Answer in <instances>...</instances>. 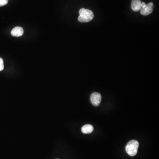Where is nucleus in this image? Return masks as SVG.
Segmentation results:
<instances>
[{
	"instance_id": "9",
	"label": "nucleus",
	"mask_w": 159,
	"mask_h": 159,
	"mask_svg": "<svg viewBox=\"0 0 159 159\" xmlns=\"http://www.w3.org/2000/svg\"><path fill=\"white\" fill-rule=\"evenodd\" d=\"M9 0H0V7L3 6L7 4Z\"/></svg>"
},
{
	"instance_id": "7",
	"label": "nucleus",
	"mask_w": 159,
	"mask_h": 159,
	"mask_svg": "<svg viewBox=\"0 0 159 159\" xmlns=\"http://www.w3.org/2000/svg\"><path fill=\"white\" fill-rule=\"evenodd\" d=\"M94 130V128L91 125L87 124L83 126L81 128V131L83 134H89L91 133Z\"/></svg>"
},
{
	"instance_id": "2",
	"label": "nucleus",
	"mask_w": 159,
	"mask_h": 159,
	"mask_svg": "<svg viewBox=\"0 0 159 159\" xmlns=\"http://www.w3.org/2000/svg\"><path fill=\"white\" fill-rule=\"evenodd\" d=\"M138 147V142L136 140H132L128 143L126 147V150L129 155L134 157L137 154Z\"/></svg>"
},
{
	"instance_id": "5",
	"label": "nucleus",
	"mask_w": 159,
	"mask_h": 159,
	"mask_svg": "<svg viewBox=\"0 0 159 159\" xmlns=\"http://www.w3.org/2000/svg\"><path fill=\"white\" fill-rule=\"evenodd\" d=\"M145 5L144 2H142L141 0H132V10L135 12H138Z\"/></svg>"
},
{
	"instance_id": "8",
	"label": "nucleus",
	"mask_w": 159,
	"mask_h": 159,
	"mask_svg": "<svg viewBox=\"0 0 159 159\" xmlns=\"http://www.w3.org/2000/svg\"><path fill=\"white\" fill-rule=\"evenodd\" d=\"M4 68V62L2 58H0V71H2Z\"/></svg>"
},
{
	"instance_id": "4",
	"label": "nucleus",
	"mask_w": 159,
	"mask_h": 159,
	"mask_svg": "<svg viewBox=\"0 0 159 159\" xmlns=\"http://www.w3.org/2000/svg\"><path fill=\"white\" fill-rule=\"evenodd\" d=\"M154 5L152 2L147 5L146 4L140 10L141 14L143 16H146L150 14L153 12Z\"/></svg>"
},
{
	"instance_id": "6",
	"label": "nucleus",
	"mask_w": 159,
	"mask_h": 159,
	"mask_svg": "<svg viewBox=\"0 0 159 159\" xmlns=\"http://www.w3.org/2000/svg\"><path fill=\"white\" fill-rule=\"evenodd\" d=\"M11 35L15 37H20L24 34L23 28L20 27H15L11 31Z\"/></svg>"
},
{
	"instance_id": "1",
	"label": "nucleus",
	"mask_w": 159,
	"mask_h": 159,
	"mask_svg": "<svg viewBox=\"0 0 159 159\" xmlns=\"http://www.w3.org/2000/svg\"><path fill=\"white\" fill-rule=\"evenodd\" d=\"M79 14L78 20L81 23H87L90 21L94 17V14L92 11L84 8H82L80 10Z\"/></svg>"
},
{
	"instance_id": "3",
	"label": "nucleus",
	"mask_w": 159,
	"mask_h": 159,
	"mask_svg": "<svg viewBox=\"0 0 159 159\" xmlns=\"http://www.w3.org/2000/svg\"><path fill=\"white\" fill-rule=\"evenodd\" d=\"M101 99V95L98 92H93L91 95V101L92 105H94V106H98L100 104Z\"/></svg>"
}]
</instances>
